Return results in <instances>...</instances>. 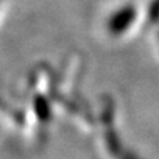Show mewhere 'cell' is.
I'll list each match as a JSON object with an SVG mask.
<instances>
[{
	"mask_svg": "<svg viewBox=\"0 0 159 159\" xmlns=\"http://www.w3.org/2000/svg\"><path fill=\"white\" fill-rule=\"evenodd\" d=\"M8 7H10V0H0V22L6 17Z\"/></svg>",
	"mask_w": 159,
	"mask_h": 159,
	"instance_id": "obj_1",
	"label": "cell"
}]
</instances>
